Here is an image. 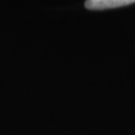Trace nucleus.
<instances>
[{
	"label": "nucleus",
	"instance_id": "1",
	"mask_svg": "<svg viewBox=\"0 0 135 135\" xmlns=\"http://www.w3.org/2000/svg\"><path fill=\"white\" fill-rule=\"evenodd\" d=\"M135 0H86L85 8L89 10H105L120 8L125 5L134 4Z\"/></svg>",
	"mask_w": 135,
	"mask_h": 135
}]
</instances>
